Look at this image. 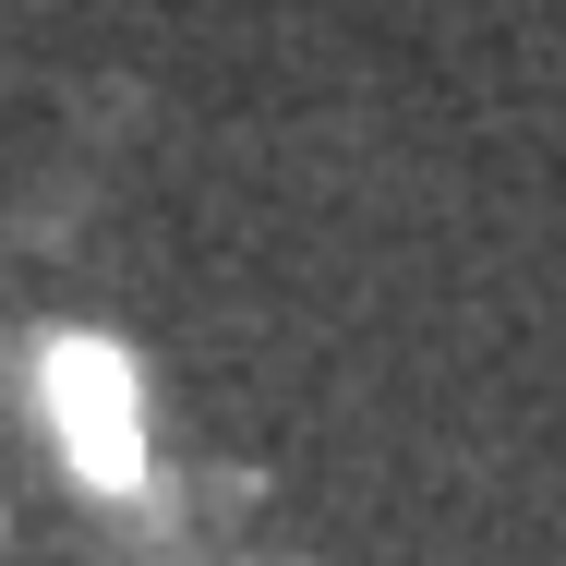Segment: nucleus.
I'll list each match as a JSON object with an SVG mask.
<instances>
[{
    "label": "nucleus",
    "instance_id": "nucleus-1",
    "mask_svg": "<svg viewBox=\"0 0 566 566\" xmlns=\"http://www.w3.org/2000/svg\"><path fill=\"white\" fill-rule=\"evenodd\" d=\"M49 398H61L85 470H97V482H133V386H120L109 349H61V361H49Z\"/></svg>",
    "mask_w": 566,
    "mask_h": 566
}]
</instances>
